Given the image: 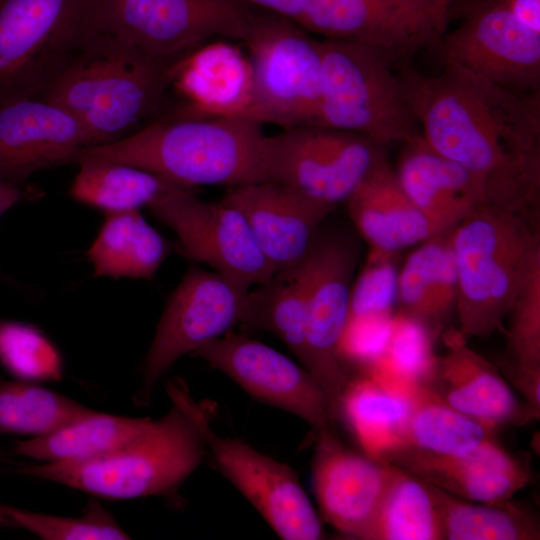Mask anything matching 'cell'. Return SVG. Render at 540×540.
I'll use <instances>...</instances> for the list:
<instances>
[{
    "label": "cell",
    "instance_id": "1",
    "mask_svg": "<svg viewBox=\"0 0 540 540\" xmlns=\"http://www.w3.org/2000/svg\"><path fill=\"white\" fill-rule=\"evenodd\" d=\"M425 142L469 171L486 201L539 224L540 92L496 84L453 64L435 75L397 68Z\"/></svg>",
    "mask_w": 540,
    "mask_h": 540
},
{
    "label": "cell",
    "instance_id": "2",
    "mask_svg": "<svg viewBox=\"0 0 540 540\" xmlns=\"http://www.w3.org/2000/svg\"><path fill=\"white\" fill-rule=\"evenodd\" d=\"M263 125L244 116H174L113 142L78 150L68 164L107 161L137 167L178 186L262 182Z\"/></svg>",
    "mask_w": 540,
    "mask_h": 540
},
{
    "label": "cell",
    "instance_id": "3",
    "mask_svg": "<svg viewBox=\"0 0 540 540\" xmlns=\"http://www.w3.org/2000/svg\"><path fill=\"white\" fill-rule=\"evenodd\" d=\"M176 63L153 60L88 29L40 98L69 112L87 132L91 146L113 142L143 127L160 108Z\"/></svg>",
    "mask_w": 540,
    "mask_h": 540
},
{
    "label": "cell",
    "instance_id": "4",
    "mask_svg": "<svg viewBox=\"0 0 540 540\" xmlns=\"http://www.w3.org/2000/svg\"><path fill=\"white\" fill-rule=\"evenodd\" d=\"M167 393L169 411L125 445L90 460L42 462L17 472L101 498L174 495L200 466L207 448L197 421L171 383Z\"/></svg>",
    "mask_w": 540,
    "mask_h": 540
},
{
    "label": "cell",
    "instance_id": "5",
    "mask_svg": "<svg viewBox=\"0 0 540 540\" xmlns=\"http://www.w3.org/2000/svg\"><path fill=\"white\" fill-rule=\"evenodd\" d=\"M458 276L456 315L466 338L489 337L502 328L536 259L539 224L482 203L451 229Z\"/></svg>",
    "mask_w": 540,
    "mask_h": 540
},
{
    "label": "cell",
    "instance_id": "6",
    "mask_svg": "<svg viewBox=\"0 0 540 540\" xmlns=\"http://www.w3.org/2000/svg\"><path fill=\"white\" fill-rule=\"evenodd\" d=\"M321 98L315 126L364 135L383 147L421 135L397 68L369 47L320 39Z\"/></svg>",
    "mask_w": 540,
    "mask_h": 540
},
{
    "label": "cell",
    "instance_id": "7",
    "mask_svg": "<svg viewBox=\"0 0 540 540\" xmlns=\"http://www.w3.org/2000/svg\"><path fill=\"white\" fill-rule=\"evenodd\" d=\"M256 11L225 0H88L90 30L176 63L214 39L244 42Z\"/></svg>",
    "mask_w": 540,
    "mask_h": 540
},
{
    "label": "cell",
    "instance_id": "8",
    "mask_svg": "<svg viewBox=\"0 0 540 540\" xmlns=\"http://www.w3.org/2000/svg\"><path fill=\"white\" fill-rule=\"evenodd\" d=\"M243 44L252 68L246 117L282 129L315 126L322 87L320 40L288 18L256 11Z\"/></svg>",
    "mask_w": 540,
    "mask_h": 540
},
{
    "label": "cell",
    "instance_id": "9",
    "mask_svg": "<svg viewBox=\"0 0 540 540\" xmlns=\"http://www.w3.org/2000/svg\"><path fill=\"white\" fill-rule=\"evenodd\" d=\"M88 0H0V106L40 98L88 32Z\"/></svg>",
    "mask_w": 540,
    "mask_h": 540
},
{
    "label": "cell",
    "instance_id": "10",
    "mask_svg": "<svg viewBox=\"0 0 540 540\" xmlns=\"http://www.w3.org/2000/svg\"><path fill=\"white\" fill-rule=\"evenodd\" d=\"M383 148L358 133L321 126L285 128L264 137L263 181L336 208L386 158Z\"/></svg>",
    "mask_w": 540,
    "mask_h": 540
},
{
    "label": "cell",
    "instance_id": "11",
    "mask_svg": "<svg viewBox=\"0 0 540 540\" xmlns=\"http://www.w3.org/2000/svg\"><path fill=\"white\" fill-rule=\"evenodd\" d=\"M450 13V0H303L297 24L323 39L369 47L398 68L434 49Z\"/></svg>",
    "mask_w": 540,
    "mask_h": 540
},
{
    "label": "cell",
    "instance_id": "12",
    "mask_svg": "<svg viewBox=\"0 0 540 540\" xmlns=\"http://www.w3.org/2000/svg\"><path fill=\"white\" fill-rule=\"evenodd\" d=\"M251 288L213 270L190 268L168 298L142 368L134 401L149 404L155 386L182 356L238 325Z\"/></svg>",
    "mask_w": 540,
    "mask_h": 540
},
{
    "label": "cell",
    "instance_id": "13",
    "mask_svg": "<svg viewBox=\"0 0 540 540\" xmlns=\"http://www.w3.org/2000/svg\"><path fill=\"white\" fill-rule=\"evenodd\" d=\"M173 385L197 421L205 439L207 455L214 466L274 532L284 540L322 539L321 520L296 471L241 439L216 434L205 410L180 383L173 382Z\"/></svg>",
    "mask_w": 540,
    "mask_h": 540
},
{
    "label": "cell",
    "instance_id": "14",
    "mask_svg": "<svg viewBox=\"0 0 540 540\" xmlns=\"http://www.w3.org/2000/svg\"><path fill=\"white\" fill-rule=\"evenodd\" d=\"M147 207L175 233L186 258L250 288L275 274L244 216L223 200L207 202L192 189L173 184Z\"/></svg>",
    "mask_w": 540,
    "mask_h": 540
},
{
    "label": "cell",
    "instance_id": "15",
    "mask_svg": "<svg viewBox=\"0 0 540 540\" xmlns=\"http://www.w3.org/2000/svg\"><path fill=\"white\" fill-rule=\"evenodd\" d=\"M303 261L308 281L304 368L324 390L338 419L350 379L338 348L349 316L356 253L350 239L320 227Z\"/></svg>",
    "mask_w": 540,
    "mask_h": 540
},
{
    "label": "cell",
    "instance_id": "16",
    "mask_svg": "<svg viewBox=\"0 0 540 540\" xmlns=\"http://www.w3.org/2000/svg\"><path fill=\"white\" fill-rule=\"evenodd\" d=\"M227 375L256 400L293 414L315 431L337 419L324 390L302 365L233 330L191 354Z\"/></svg>",
    "mask_w": 540,
    "mask_h": 540
},
{
    "label": "cell",
    "instance_id": "17",
    "mask_svg": "<svg viewBox=\"0 0 540 540\" xmlns=\"http://www.w3.org/2000/svg\"><path fill=\"white\" fill-rule=\"evenodd\" d=\"M433 50L442 64L457 65L512 90L540 92V34L497 0L470 9Z\"/></svg>",
    "mask_w": 540,
    "mask_h": 540
},
{
    "label": "cell",
    "instance_id": "18",
    "mask_svg": "<svg viewBox=\"0 0 540 540\" xmlns=\"http://www.w3.org/2000/svg\"><path fill=\"white\" fill-rule=\"evenodd\" d=\"M395 470L346 447L332 427L316 431L313 490L323 519L345 536L365 540Z\"/></svg>",
    "mask_w": 540,
    "mask_h": 540
},
{
    "label": "cell",
    "instance_id": "19",
    "mask_svg": "<svg viewBox=\"0 0 540 540\" xmlns=\"http://www.w3.org/2000/svg\"><path fill=\"white\" fill-rule=\"evenodd\" d=\"M441 336L446 352L437 356L422 386L452 408L496 430L539 418V413L519 401L498 368L468 346L458 329H446Z\"/></svg>",
    "mask_w": 540,
    "mask_h": 540
},
{
    "label": "cell",
    "instance_id": "20",
    "mask_svg": "<svg viewBox=\"0 0 540 540\" xmlns=\"http://www.w3.org/2000/svg\"><path fill=\"white\" fill-rule=\"evenodd\" d=\"M222 200L244 216L275 273L302 260L336 209L269 181L230 187Z\"/></svg>",
    "mask_w": 540,
    "mask_h": 540
},
{
    "label": "cell",
    "instance_id": "21",
    "mask_svg": "<svg viewBox=\"0 0 540 540\" xmlns=\"http://www.w3.org/2000/svg\"><path fill=\"white\" fill-rule=\"evenodd\" d=\"M91 146L80 123L65 109L42 98L0 106V177L17 184L34 172L68 164Z\"/></svg>",
    "mask_w": 540,
    "mask_h": 540
},
{
    "label": "cell",
    "instance_id": "22",
    "mask_svg": "<svg viewBox=\"0 0 540 540\" xmlns=\"http://www.w3.org/2000/svg\"><path fill=\"white\" fill-rule=\"evenodd\" d=\"M383 462L408 471L459 498L481 503L511 500L532 476L528 456L509 452L497 438L461 456L399 449Z\"/></svg>",
    "mask_w": 540,
    "mask_h": 540
},
{
    "label": "cell",
    "instance_id": "23",
    "mask_svg": "<svg viewBox=\"0 0 540 540\" xmlns=\"http://www.w3.org/2000/svg\"><path fill=\"white\" fill-rule=\"evenodd\" d=\"M345 204L351 221L370 249L381 252L399 253L451 229L413 203L386 158Z\"/></svg>",
    "mask_w": 540,
    "mask_h": 540
},
{
    "label": "cell",
    "instance_id": "24",
    "mask_svg": "<svg viewBox=\"0 0 540 540\" xmlns=\"http://www.w3.org/2000/svg\"><path fill=\"white\" fill-rule=\"evenodd\" d=\"M226 40H211L176 63L171 86L185 99L177 116L246 117L252 98L251 63Z\"/></svg>",
    "mask_w": 540,
    "mask_h": 540
},
{
    "label": "cell",
    "instance_id": "25",
    "mask_svg": "<svg viewBox=\"0 0 540 540\" xmlns=\"http://www.w3.org/2000/svg\"><path fill=\"white\" fill-rule=\"evenodd\" d=\"M395 173L413 203L449 228L487 203L480 182L464 167L433 150L422 135L404 144Z\"/></svg>",
    "mask_w": 540,
    "mask_h": 540
},
{
    "label": "cell",
    "instance_id": "26",
    "mask_svg": "<svg viewBox=\"0 0 540 540\" xmlns=\"http://www.w3.org/2000/svg\"><path fill=\"white\" fill-rule=\"evenodd\" d=\"M458 276L451 229L416 245L397 284L398 312L425 324L439 338L456 314Z\"/></svg>",
    "mask_w": 540,
    "mask_h": 540
},
{
    "label": "cell",
    "instance_id": "27",
    "mask_svg": "<svg viewBox=\"0 0 540 540\" xmlns=\"http://www.w3.org/2000/svg\"><path fill=\"white\" fill-rule=\"evenodd\" d=\"M412 387L373 372L350 377L341 396L339 418L348 424L365 454L383 461L402 445Z\"/></svg>",
    "mask_w": 540,
    "mask_h": 540
},
{
    "label": "cell",
    "instance_id": "28",
    "mask_svg": "<svg viewBox=\"0 0 540 540\" xmlns=\"http://www.w3.org/2000/svg\"><path fill=\"white\" fill-rule=\"evenodd\" d=\"M303 258L249 290L238 325L244 332L272 333L304 367L308 281Z\"/></svg>",
    "mask_w": 540,
    "mask_h": 540
},
{
    "label": "cell",
    "instance_id": "29",
    "mask_svg": "<svg viewBox=\"0 0 540 540\" xmlns=\"http://www.w3.org/2000/svg\"><path fill=\"white\" fill-rule=\"evenodd\" d=\"M169 252L139 210L107 212L87 255L94 276L151 279Z\"/></svg>",
    "mask_w": 540,
    "mask_h": 540
},
{
    "label": "cell",
    "instance_id": "30",
    "mask_svg": "<svg viewBox=\"0 0 540 540\" xmlns=\"http://www.w3.org/2000/svg\"><path fill=\"white\" fill-rule=\"evenodd\" d=\"M154 420L93 411L49 434L19 441L13 452L44 463L79 462L107 454L144 433Z\"/></svg>",
    "mask_w": 540,
    "mask_h": 540
},
{
    "label": "cell",
    "instance_id": "31",
    "mask_svg": "<svg viewBox=\"0 0 540 540\" xmlns=\"http://www.w3.org/2000/svg\"><path fill=\"white\" fill-rule=\"evenodd\" d=\"M497 431L452 408L426 387L416 385L411 389V410L403 442L395 451L410 449L461 456L496 438Z\"/></svg>",
    "mask_w": 540,
    "mask_h": 540
},
{
    "label": "cell",
    "instance_id": "32",
    "mask_svg": "<svg viewBox=\"0 0 540 540\" xmlns=\"http://www.w3.org/2000/svg\"><path fill=\"white\" fill-rule=\"evenodd\" d=\"M365 540H443L433 485L396 466Z\"/></svg>",
    "mask_w": 540,
    "mask_h": 540
},
{
    "label": "cell",
    "instance_id": "33",
    "mask_svg": "<svg viewBox=\"0 0 540 540\" xmlns=\"http://www.w3.org/2000/svg\"><path fill=\"white\" fill-rule=\"evenodd\" d=\"M434 492L443 540H538L536 514L511 500L481 503L459 498L439 487Z\"/></svg>",
    "mask_w": 540,
    "mask_h": 540
},
{
    "label": "cell",
    "instance_id": "34",
    "mask_svg": "<svg viewBox=\"0 0 540 540\" xmlns=\"http://www.w3.org/2000/svg\"><path fill=\"white\" fill-rule=\"evenodd\" d=\"M506 331L507 351L502 371L524 397V402L540 413V257L533 263L511 307Z\"/></svg>",
    "mask_w": 540,
    "mask_h": 540
},
{
    "label": "cell",
    "instance_id": "35",
    "mask_svg": "<svg viewBox=\"0 0 540 540\" xmlns=\"http://www.w3.org/2000/svg\"><path fill=\"white\" fill-rule=\"evenodd\" d=\"M70 188L77 201L107 212L139 210L173 185L126 164L83 160Z\"/></svg>",
    "mask_w": 540,
    "mask_h": 540
},
{
    "label": "cell",
    "instance_id": "36",
    "mask_svg": "<svg viewBox=\"0 0 540 540\" xmlns=\"http://www.w3.org/2000/svg\"><path fill=\"white\" fill-rule=\"evenodd\" d=\"M93 411L30 381L0 382V433L43 436Z\"/></svg>",
    "mask_w": 540,
    "mask_h": 540
},
{
    "label": "cell",
    "instance_id": "37",
    "mask_svg": "<svg viewBox=\"0 0 540 540\" xmlns=\"http://www.w3.org/2000/svg\"><path fill=\"white\" fill-rule=\"evenodd\" d=\"M0 523L24 529L44 540L131 538L97 500H91L85 513L78 517L43 514L0 503Z\"/></svg>",
    "mask_w": 540,
    "mask_h": 540
},
{
    "label": "cell",
    "instance_id": "38",
    "mask_svg": "<svg viewBox=\"0 0 540 540\" xmlns=\"http://www.w3.org/2000/svg\"><path fill=\"white\" fill-rule=\"evenodd\" d=\"M437 339L425 324L396 311L384 356L365 372L384 375L407 387L421 385L434 368Z\"/></svg>",
    "mask_w": 540,
    "mask_h": 540
},
{
    "label": "cell",
    "instance_id": "39",
    "mask_svg": "<svg viewBox=\"0 0 540 540\" xmlns=\"http://www.w3.org/2000/svg\"><path fill=\"white\" fill-rule=\"evenodd\" d=\"M0 363L22 381H58L63 363L54 344L36 327L0 321Z\"/></svg>",
    "mask_w": 540,
    "mask_h": 540
},
{
    "label": "cell",
    "instance_id": "40",
    "mask_svg": "<svg viewBox=\"0 0 540 540\" xmlns=\"http://www.w3.org/2000/svg\"><path fill=\"white\" fill-rule=\"evenodd\" d=\"M398 254L369 250L366 263L352 284L348 318L396 312Z\"/></svg>",
    "mask_w": 540,
    "mask_h": 540
},
{
    "label": "cell",
    "instance_id": "41",
    "mask_svg": "<svg viewBox=\"0 0 540 540\" xmlns=\"http://www.w3.org/2000/svg\"><path fill=\"white\" fill-rule=\"evenodd\" d=\"M394 314L348 318L338 348L343 365L353 363L360 372L373 367L386 352Z\"/></svg>",
    "mask_w": 540,
    "mask_h": 540
},
{
    "label": "cell",
    "instance_id": "42",
    "mask_svg": "<svg viewBox=\"0 0 540 540\" xmlns=\"http://www.w3.org/2000/svg\"><path fill=\"white\" fill-rule=\"evenodd\" d=\"M240 7L280 15L297 23L303 0H225Z\"/></svg>",
    "mask_w": 540,
    "mask_h": 540
},
{
    "label": "cell",
    "instance_id": "43",
    "mask_svg": "<svg viewBox=\"0 0 540 540\" xmlns=\"http://www.w3.org/2000/svg\"><path fill=\"white\" fill-rule=\"evenodd\" d=\"M521 24L540 34V0H497Z\"/></svg>",
    "mask_w": 540,
    "mask_h": 540
},
{
    "label": "cell",
    "instance_id": "44",
    "mask_svg": "<svg viewBox=\"0 0 540 540\" xmlns=\"http://www.w3.org/2000/svg\"><path fill=\"white\" fill-rule=\"evenodd\" d=\"M22 197L17 184L0 177V216L13 207Z\"/></svg>",
    "mask_w": 540,
    "mask_h": 540
}]
</instances>
